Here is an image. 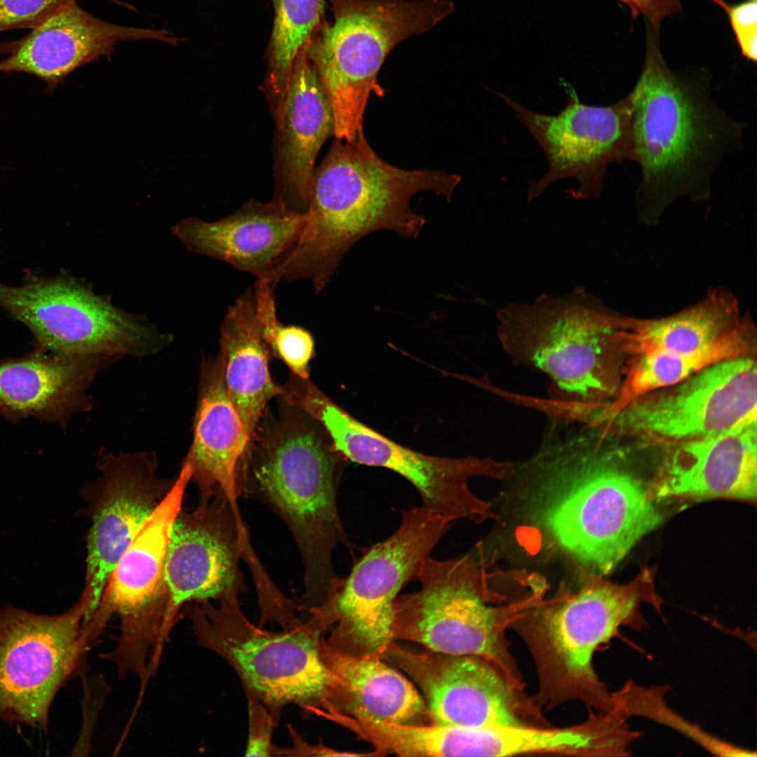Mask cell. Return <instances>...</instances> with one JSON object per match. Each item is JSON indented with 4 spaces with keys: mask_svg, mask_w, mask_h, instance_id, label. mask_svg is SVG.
<instances>
[{
    "mask_svg": "<svg viewBox=\"0 0 757 757\" xmlns=\"http://www.w3.org/2000/svg\"><path fill=\"white\" fill-rule=\"evenodd\" d=\"M550 432L514 474L535 493L536 517L562 551L589 574H608L663 516L606 436L580 424Z\"/></svg>",
    "mask_w": 757,
    "mask_h": 757,
    "instance_id": "cell-1",
    "label": "cell"
},
{
    "mask_svg": "<svg viewBox=\"0 0 757 757\" xmlns=\"http://www.w3.org/2000/svg\"><path fill=\"white\" fill-rule=\"evenodd\" d=\"M461 176L442 170H408L383 161L363 132L336 139L315 170L306 221L296 245L278 267L280 280L308 279L316 294L330 281L343 256L362 237L390 230L416 238L425 223L411 198L431 190L449 201Z\"/></svg>",
    "mask_w": 757,
    "mask_h": 757,
    "instance_id": "cell-2",
    "label": "cell"
},
{
    "mask_svg": "<svg viewBox=\"0 0 757 757\" xmlns=\"http://www.w3.org/2000/svg\"><path fill=\"white\" fill-rule=\"evenodd\" d=\"M629 93L643 214L656 217L681 196L707 198L723 160L744 148L745 124L718 106L709 77L672 71L655 41Z\"/></svg>",
    "mask_w": 757,
    "mask_h": 757,
    "instance_id": "cell-3",
    "label": "cell"
},
{
    "mask_svg": "<svg viewBox=\"0 0 757 757\" xmlns=\"http://www.w3.org/2000/svg\"><path fill=\"white\" fill-rule=\"evenodd\" d=\"M289 406L258 424L238 465L237 490L267 505L289 528L304 566V605L314 607L338 578L334 549L350 547L336 500L344 458L315 420Z\"/></svg>",
    "mask_w": 757,
    "mask_h": 757,
    "instance_id": "cell-4",
    "label": "cell"
},
{
    "mask_svg": "<svg viewBox=\"0 0 757 757\" xmlns=\"http://www.w3.org/2000/svg\"><path fill=\"white\" fill-rule=\"evenodd\" d=\"M497 336L517 365L546 374L552 397L538 400L552 418L583 423L616 397L622 378V318L583 287L543 294L498 308Z\"/></svg>",
    "mask_w": 757,
    "mask_h": 757,
    "instance_id": "cell-5",
    "label": "cell"
},
{
    "mask_svg": "<svg viewBox=\"0 0 757 757\" xmlns=\"http://www.w3.org/2000/svg\"><path fill=\"white\" fill-rule=\"evenodd\" d=\"M655 574L654 568H644L622 585L590 574L578 592L540 599L512 624L535 664L538 688L532 698L539 709L550 711L579 701L599 712L613 711L611 693L595 672L592 657L618 635L621 626L636 631L646 627L641 604L660 611Z\"/></svg>",
    "mask_w": 757,
    "mask_h": 757,
    "instance_id": "cell-6",
    "label": "cell"
},
{
    "mask_svg": "<svg viewBox=\"0 0 757 757\" xmlns=\"http://www.w3.org/2000/svg\"><path fill=\"white\" fill-rule=\"evenodd\" d=\"M196 641L223 657L239 676L247 698L263 704L278 721L288 704L334 721L336 683L320 642L326 629L314 618L265 630L242 612L238 598L184 606Z\"/></svg>",
    "mask_w": 757,
    "mask_h": 757,
    "instance_id": "cell-7",
    "label": "cell"
},
{
    "mask_svg": "<svg viewBox=\"0 0 757 757\" xmlns=\"http://www.w3.org/2000/svg\"><path fill=\"white\" fill-rule=\"evenodd\" d=\"M334 22L325 21L304 47L329 99L336 139L362 131L370 95H384L378 74L392 50L421 34L453 10L452 0H327Z\"/></svg>",
    "mask_w": 757,
    "mask_h": 757,
    "instance_id": "cell-8",
    "label": "cell"
},
{
    "mask_svg": "<svg viewBox=\"0 0 757 757\" xmlns=\"http://www.w3.org/2000/svg\"><path fill=\"white\" fill-rule=\"evenodd\" d=\"M414 580L421 583L420 589L398 596L395 602L394 639L434 652L483 657L524 690L506 630L537 596L503 606L489 605L491 595L482 571L469 557L445 561L430 557Z\"/></svg>",
    "mask_w": 757,
    "mask_h": 757,
    "instance_id": "cell-9",
    "label": "cell"
},
{
    "mask_svg": "<svg viewBox=\"0 0 757 757\" xmlns=\"http://www.w3.org/2000/svg\"><path fill=\"white\" fill-rule=\"evenodd\" d=\"M452 524L423 505L402 511L397 529L363 549L350 573L338 578L324 602L308 611L331 628L325 642L352 654L382 658L395 640L394 605L400 592L414 581Z\"/></svg>",
    "mask_w": 757,
    "mask_h": 757,
    "instance_id": "cell-10",
    "label": "cell"
},
{
    "mask_svg": "<svg viewBox=\"0 0 757 757\" xmlns=\"http://www.w3.org/2000/svg\"><path fill=\"white\" fill-rule=\"evenodd\" d=\"M190 479V468L184 463L170 491L118 559L85 624L88 636L95 641L111 615H118L116 646L100 657L116 665L121 678L133 674L144 681L148 668L157 669L174 626L165 568L172 526Z\"/></svg>",
    "mask_w": 757,
    "mask_h": 757,
    "instance_id": "cell-11",
    "label": "cell"
},
{
    "mask_svg": "<svg viewBox=\"0 0 757 757\" xmlns=\"http://www.w3.org/2000/svg\"><path fill=\"white\" fill-rule=\"evenodd\" d=\"M0 306L26 325L35 348L46 353L117 360L158 353L173 340L144 317L118 308L87 281L67 273H29L19 286L0 282Z\"/></svg>",
    "mask_w": 757,
    "mask_h": 757,
    "instance_id": "cell-12",
    "label": "cell"
},
{
    "mask_svg": "<svg viewBox=\"0 0 757 757\" xmlns=\"http://www.w3.org/2000/svg\"><path fill=\"white\" fill-rule=\"evenodd\" d=\"M296 404L322 427L346 460L399 474L417 489L423 506L453 521L459 519L481 521L491 513L489 505L471 491L470 479L478 476L504 479L512 470L510 461L440 457L414 451L352 416L314 384L299 392Z\"/></svg>",
    "mask_w": 757,
    "mask_h": 757,
    "instance_id": "cell-13",
    "label": "cell"
},
{
    "mask_svg": "<svg viewBox=\"0 0 757 757\" xmlns=\"http://www.w3.org/2000/svg\"><path fill=\"white\" fill-rule=\"evenodd\" d=\"M756 371L752 355L717 362L638 397L599 431L667 446L756 422Z\"/></svg>",
    "mask_w": 757,
    "mask_h": 757,
    "instance_id": "cell-14",
    "label": "cell"
},
{
    "mask_svg": "<svg viewBox=\"0 0 757 757\" xmlns=\"http://www.w3.org/2000/svg\"><path fill=\"white\" fill-rule=\"evenodd\" d=\"M90 606L83 591L55 615L0 608V718L47 730L55 696L92 646L83 627Z\"/></svg>",
    "mask_w": 757,
    "mask_h": 757,
    "instance_id": "cell-15",
    "label": "cell"
},
{
    "mask_svg": "<svg viewBox=\"0 0 757 757\" xmlns=\"http://www.w3.org/2000/svg\"><path fill=\"white\" fill-rule=\"evenodd\" d=\"M569 92L567 104L557 115L536 112L493 92L537 141L548 162L545 175L530 182L528 202L564 178L578 182L573 198L599 197L608 166L636 161L629 93L613 104L594 106L580 102L575 90Z\"/></svg>",
    "mask_w": 757,
    "mask_h": 757,
    "instance_id": "cell-16",
    "label": "cell"
},
{
    "mask_svg": "<svg viewBox=\"0 0 757 757\" xmlns=\"http://www.w3.org/2000/svg\"><path fill=\"white\" fill-rule=\"evenodd\" d=\"M240 559L255 582L267 579L240 511L224 494L216 493L192 510L182 507L172 526L165 568L172 622L188 603L228 600L245 592Z\"/></svg>",
    "mask_w": 757,
    "mask_h": 757,
    "instance_id": "cell-17",
    "label": "cell"
},
{
    "mask_svg": "<svg viewBox=\"0 0 757 757\" xmlns=\"http://www.w3.org/2000/svg\"><path fill=\"white\" fill-rule=\"evenodd\" d=\"M382 658L409 677L435 723L466 728L553 726L532 696L515 688L483 657L411 650L394 640Z\"/></svg>",
    "mask_w": 757,
    "mask_h": 757,
    "instance_id": "cell-18",
    "label": "cell"
},
{
    "mask_svg": "<svg viewBox=\"0 0 757 757\" xmlns=\"http://www.w3.org/2000/svg\"><path fill=\"white\" fill-rule=\"evenodd\" d=\"M97 468L100 475L81 490L86 503L81 511L90 521L83 590L90 596L91 614L118 559L176 478L158 474L156 455L151 451L107 454Z\"/></svg>",
    "mask_w": 757,
    "mask_h": 757,
    "instance_id": "cell-19",
    "label": "cell"
},
{
    "mask_svg": "<svg viewBox=\"0 0 757 757\" xmlns=\"http://www.w3.org/2000/svg\"><path fill=\"white\" fill-rule=\"evenodd\" d=\"M756 422L667 446L648 487L654 501L716 498L756 500Z\"/></svg>",
    "mask_w": 757,
    "mask_h": 757,
    "instance_id": "cell-20",
    "label": "cell"
},
{
    "mask_svg": "<svg viewBox=\"0 0 757 757\" xmlns=\"http://www.w3.org/2000/svg\"><path fill=\"white\" fill-rule=\"evenodd\" d=\"M306 213L278 199L250 201L214 221L184 219L172 228L187 250L225 261L269 282L296 243Z\"/></svg>",
    "mask_w": 757,
    "mask_h": 757,
    "instance_id": "cell-21",
    "label": "cell"
},
{
    "mask_svg": "<svg viewBox=\"0 0 757 757\" xmlns=\"http://www.w3.org/2000/svg\"><path fill=\"white\" fill-rule=\"evenodd\" d=\"M153 39L177 45L166 29L111 24L93 16L74 1L53 14L0 62V72H22L44 81L53 90L78 67L111 54L121 41Z\"/></svg>",
    "mask_w": 757,
    "mask_h": 757,
    "instance_id": "cell-22",
    "label": "cell"
},
{
    "mask_svg": "<svg viewBox=\"0 0 757 757\" xmlns=\"http://www.w3.org/2000/svg\"><path fill=\"white\" fill-rule=\"evenodd\" d=\"M35 348L0 363V414L12 421L34 416L64 428L89 410L88 389L99 371L116 361L101 355L49 353Z\"/></svg>",
    "mask_w": 757,
    "mask_h": 757,
    "instance_id": "cell-23",
    "label": "cell"
},
{
    "mask_svg": "<svg viewBox=\"0 0 757 757\" xmlns=\"http://www.w3.org/2000/svg\"><path fill=\"white\" fill-rule=\"evenodd\" d=\"M278 114L284 195L276 199L289 209L306 214L315 160L325 142L334 135V118L317 70L304 48L294 60Z\"/></svg>",
    "mask_w": 757,
    "mask_h": 757,
    "instance_id": "cell-24",
    "label": "cell"
},
{
    "mask_svg": "<svg viewBox=\"0 0 757 757\" xmlns=\"http://www.w3.org/2000/svg\"><path fill=\"white\" fill-rule=\"evenodd\" d=\"M193 433L184 462L198 488V503H207L216 493H223L239 510L238 470L246 440L227 395L219 352L201 365Z\"/></svg>",
    "mask_w": 757,
    "mask_h": 757,
    "instance_id": "cell-25",
    "label": "cell"
},
{
    "mask_svg": "<svg viewBox=\"0 0 757 757\" xmlns=\"http://www.w3.org/2000/svg\"><path fill=\"white\" fill-rule=\"evenodd\" d=\"M320 651L336 683L338 723L346 718L397 725L433 723L413 682L382 658L335 648L324 636Z\"/></svg>",
    "mask_w": 757,
    "mask_h": 757,
    "instance_id": "cell-26",
    "label": "cell"
},
{
    "mask_svg": "<svg viewBox=\"0 0 757 757\" xmlns=\"http://www.w3.org/2000/svg\"><path fill=\"white\" fill-rule=\"evenodd\" d=\"M229 398L250 444L268 402L281 386L271 378V353L257 315L253 289H248L228 308L220 326L219 350Z\"/></svg>",
    "mask_w": 757,
    "mask_h": 757,
    "instance_id": "cell-27",
    "label": "cell"
},
{
    "mask_svg": "<svg viewBox=\"0 0 757 757\" xmlns=\"http://www.w3.org/2000/svg\"><path fill=\"white\" fill-rule=\"evenodd\" d=\"M735 301L711 295L678 314L650 320L624 318L620 336L625 354L652 351L692 353L703 349L737 328Z\"/></svg>",
    "mask_w": 757,
    "mask_h": 757,
    "instance_id": "cell-28",
    "label": "cell"
},
{
    "mask_svg": "<svg viewBox=\"0 0 757 757\" xmlns=\"http://www.w3.org/2000/svg\"><path fill=\"white\" fill-rule=\"evenodd\" d=\"M752 343L741 324L713 344L692 353L652 351L634 355L623 371L616 397L598 415L606 424L625 406L650 391L677 383L699 371L728 359L751 355Z\"/></svg>",
    "mask_w": 757,
    "mask_h": 757,
    "instance_id": "cell-29",
    "label": "cell"
},
{
    "mask_svg": "<svg viewBox=\"0 0 757 757\" xmlns=\"http://www.w3.org/2000/svg\"><path fill=\"white\" fill-rule=\"evenodd\" d=\"M327 0H273V27L268 48V86L282 99L294 60L326 21Z\"/></svg>",
    "mask_w": 757,
    "mask_h": 757,
    "instance_id": "cell-30",
    "label": "cell"
},
{
    "mask_svg": "<svg viewBox=\"0 0 757 757\" xmlns=\"http://www.w3.org/2000/svg\"><path fill=\"white\" fill-rule=\"evenodd\" d=\"M669 690L668 685L645 687L629 680L620 690L611 693L614 703L612 711L625 720L632 716H640L664 725L683 735L716 756H756L755 751L723 740L674 711L664 699Z\"/></svg>",
    "mask_w": 757,
    "mask_h": 757,
    "instance_id": "cell-31",
    "label": "cell"
},
{
    "mask_svg": "<svg viewBox=\"0 0 757 757\" xmlns=\"http://www.w3.org/2000/svg\"><path fill=\"white\" fill-rule=\"evenodd\" d=\"M269 347L271 353L282 360L293 374L309 378V362L315 355V343L308 330L296 325L285 326L280 322Z\"/></svg>",
    "mask_w": 757,
    "mask_h": 757,
    "instance_id": "cell-32",
    "label": "cell"
},
{
    "mask_svg": "<svg viewBox=\"0 0 757 757\" xmlns=\"http://www.w3.org/2000/svg\"><path fill=\"white\" fill-rule=\"evenodd\" d=\"M75 0H0V32L34 28Z\"/></svg>",
    "mask_w": 757,
    "mask_h": 757,
    "instance_id": "cell-33",
    "label": "cell"
},
{
    "mask_svg": "<svg viewBox=\"0 0 757 757\" xmlns=\"http://www.w3.org/2000/svg\"><path fill=\"white\" fill-rule=\"evenodd\" d=\"M248 699L249 737L245 756H273L275 746L271 737L278 721L260 702Z\"/></svg>",
    "mask_w": 757,
    "mask_h": 757,
    "instance_id": "cell-34",
    "label": "cell"
},
{
    "mask_svg": "<svg viewBox=\"0 0 757 757\" xmlns=\"http://www.w3.org/2000/svg\"><path fill=\"white\" fill-rule=\"evenodd\" d=\"M729 18L742 53L746 58L756 61L757 57V4L756 0L730 8Z\"/></svg>",
    "mask_w": 757,
    "mask_h": 757,
    "instance_id": "cell-35",
    "label": "cell"
},
{
    "mask_svg": "<svg viewBox=\"0 0 757 757\" xmlns=\"http://www.w3.org/2000/svg\"><path fill=\"white\" fill-rule=\"evenodd\" d=\"M619 1L629 7L633 17L642 15L655 30L659 29L666 18L678 12L681 8L679 0Z\"/></svg>",
    "mask_w": 757,
    "mask_h": 757,
    "instance_id": "cell-36",
    "label": "cell"
},
{
    "mask_svg": "<svg viewBox=\"0 0 757 757\" xmlns=\"http://www.w3.org/2000/svg\"><path fill=\"white\" fill-rule=\"evenodd\" d=\"M290 731L294 741V747L280 749L275 746L273 756H366L365 753L342 752L321 745H309L304 740H302V738L292 728H290Z\"/></svg>",
    "mask_w": 757,
    "mask_h": 757,
    "instance_id": "cell-37",
    "label": "cell"
}]
</instances>
